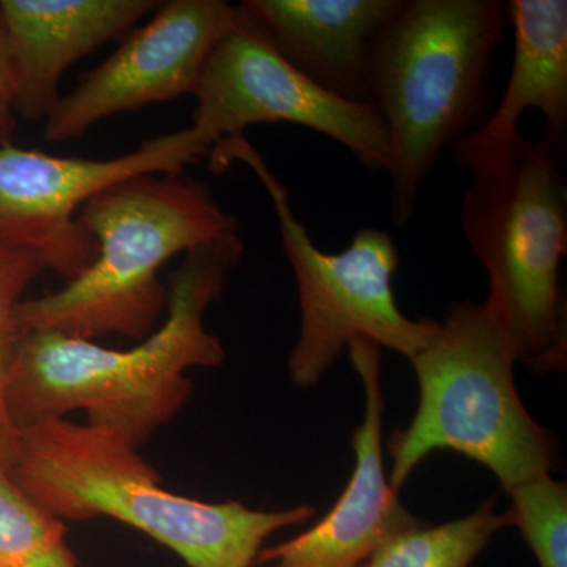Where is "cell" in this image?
Here are the masks:
<instances>
[{"label":"cell","instance_id":"obj_1","mask_svg":"<svg viewBox=\"0 0 567 567\" xmlns=\"http://www.w3.org/2000/svg\"><path fill=\"white\" fill-rule=\"evenodd\" d=\"M244 252L238 233L186 252L167 284L166 322L133 349H107L55 331L20 333L7 386L14 427L84 410L89 423L140 450L192 398L186 371L219 368L226 360L221 339L205 328L204 317Z\"/></svg>","mask_w":567,"mask_h":567},{"label":"cell","instance_id":"obj_2","mask_svg":"<svg viewBox=\"0 0 567 567\" xmlns=\"http://www.w3.org/2000/svg\"><path fill=\"white\" fill-rule=\"evenodd\" d=\"M9 476L61 520L111 517L173 550L188 567H256L265 540L316 507L257 511L173 494L140 450L111 429L66 417L21 429Z\"/></svg>","mask_w":567,"mask_h":567},{"label":"cell","instance_id":"obj_3","mask_svg":"<svg viewBox=\"0 0 567 567\" xmlns=\"http://www.w3.org/2000/svg\"><path fill=\"white\" fill-rule=\"evenodd\" d=\"M506 24L498 0H402L377 35L369 87L390 144L395 227L412 221L442 153L491 115L492 65Z\"/></svg>","mask_w":567,"mask_h":567},{"label":"cell","instance_id":"obj_4","mask_svg":"<svg viewBox=\"0 0 567 567\" xmlns=\"http://www.w3.org/2000/svg\"><path fill=\"white\" fill-rule=\"evenodd\" d=\"M472 173L461 226L487 271L488 306L516 363L536 374L565 372L567 323L561 262L567 254L563 158L522 134L481 151L454 148Z\"/></svg>","mask_w":567,"mask_h":567},{"label":"cell","instance_id":"obj_5","mask_svg":"<svg viewBox=\"0 0 567 567\" xmlns=\"http://www.w3.org/2000/svg\"><path fill=\"white\" fill-rule=\"evenodd\" d=\"M78 221L95 240V260L58 292L22 300L20 333L148 338L169 297L158 278L163 265L238 233L237 218L219 207L207 183L178 174L115 183L82 205Z\"/></svg>","mask_w":567,"mask_h":567},{"label":"cell","instance_id":"obj_6","mask_svg":"<svg viewBox=\"0 0 567 567\" xmlns=\"http://www.w3.org/2000/svg\"><path fill=\"white\" fill-rule=\"evenodd\" d=\"M409 361L420 401L410 424L388 439L394 491L436 451L486 466L506 492L550 475L554 439L525 409L514 380L516 358L484 301H453Z\"/></svg>","mask_w":567,"mask_h":567},{"label":"cell","instance_id":"obj_7","mask_svg":"<svg viewBox=\"0 0 567 567\" xmlns=\"http://www.w3.org/2000/svg\"><path fill=\"white\" fill-rule=\"evenodd\" d=\"M212 173L246 164L274 204L282 249L292 267L300 301V334L287 360L290 382L300 390L319 385L350 344L369 341L412 360L427 346L439 320L410 319L395 301L393 276L399 252L385 230L365 227L344 251L319 249L295 215L290 194L245 134L218 142L208 153Z\"/></svg>","mask_w":567,"mask_h":567},{"label":"cell","instance_id":"obj_8","mask_svg":"<svg viewBox=\"0 0 567 567\" xmlns=\"http://www.w3.org/2000/svg\"><path fill=\"white\" fill-rule=\"evenodd\" d=\"M210 142L196 128L181 130L110 159L70 158L0 147V246L39 251L48 270L66 278L84 274L96 244L78 221L82 205L115 183L145 174H181L207 158Z\"/></svg>","mask_w":567,"mask_h":567},{"label":"cell","instance_id":"obj_9","mask_svg":"<svg viewBox=\"0 0 567 567\" xmlns=\"http://www.w3.org/2000/svg\"><path fill=\"white\" fill-rule=\"evenodd\" d=\"M194 96L192 126L210 142L212 151L249 125L293 123L338 142L369 173H388L390 167V144L379 111L317 87L284 61L240 11L233 31L212 51Z\"/></svg>","mask_w":567,"mask_h":567},{"label":"cell","instance_id":"obj_10","mask_svg":"<svg viewBox=\"0 0 567 567\" xmlns=\"http://www.w3.org/2000/svg\"><path fill=\"white\" fill-rule=\"evenodd\" d=\"M238 22L226 0H169L102 65L82 74L44 121V137L74 140L104 118L196 91L212 51Z\"/></svg>","mask_w":567,"mask_h":567},{"label":"cell","instance_id":"obj_11","mask_svg":"<svg viewBox=\"0 0 567 567\" xmlns=\"http://www.w3.org/2000/svg\"><path fill=\"white\" fill-rule=\"evenodd\" d=\"M350 361L364 388L363 423L353 432L352 477L336 505L315 527L278 546L262 548L259 567H361L377 548L420 518L406 511L390 486L383 462L385 395L380 383L382 349L369 341L349 346Z\"/></svg>","mask_w":567,"mask_h":567},{"label":"cell","instance_id":"obj_12","mask_svg":"<svg viewBox=\"0 0 567 567\" xmlns=\"http://www.w3.org/2000/svg\"><path fill=\"white\" fill-rule=\"evenodd\" d=\"M402 0H245L254 31L322 91L371 104L374 41Z\"/></svg>","mask_w":567,"mask_h":567},{"label":"cell","instance_id":"obj_13","mask_svg":"<svg viewBox=\"0 0 567 567\" xmlns=\"http://www.w3.org/2000/svg\"><path fill=\"white\" fill-rule=\"evenodd\" d=\"M162 2L155 0H2L14 71V114L47 121L70 65L117 39Z\"/></svg>","mask_w":567,"mask_h":567},{"label":"cell","instance_id":"obj_14","mask_svg":"<svg viewBox=\"0 0 567 567\" xmlns=\"http://www.w3.org/2000/svg\"><path fill=\"white\" fill-rule=\"evenodd\" d=\"M514 58L502 100L487 121L456 147L481 151L518 136V122L539 111L546 122L540 141L565 158L567 147V2L509 0ZM453 148V151H454Z\"/></svg>","mask_w":567,"mask_h":567},{"label":"cell","instance_id":"obj_15","mask_svg":"<svg viewBox=\"0 0 567 567\" xmlns=\"http://www.w3.org/2000/svg\"><path fill=\"white\" fill-rule=\"evenodd\" d=\"M505 513L494 499L473 513L440 525L424 522L388 537L365 567H470L486 550L499 529L506 528Z\"/></svg>","mask_w":567,"mask_h":567},{"label":"cell","instance_id":"obj_16","mask_svg":"<svg viewBox=\"0 0 567 567\" xmlns=\"http://www.w3.org/2000/svg\"><path fill=\"white\" fill-rule=\"evenodd\" d=\"M66 528L0 470V567H80Z\"/></svg>","mask_w":567,"mask_h":567},{"label":"cell","instance_id":"obj_17","mask_svg":"<svg viewBox=\"0 0 567 567\" xmlns=\"http://www.w3.org/2000/svg\"><path fill=\"white\" fill-rule=\"evenodd\" d=\"M44 270L47 260L35 249L0 246V470L6 473L17 461L20 442V431L7 409V386L20 341L17 309L22 295Z\"/></svg>","mask_w":567,"mask_h":567},{"label":"cell","instance_id":"obj_18","mask_svg":"<svg viewBox=\"0 0 567 567\" xmlns=\"http://www.w3.org/2000/svg\"><path fill=\"white\" fill-rule=\"evenodd\" d=\"M507 527H516L539 567H567V487L550 475L507 491Z\"/></svg>","mask_w":567,"mask_h":567},{"label":"cell","instance_id":"obj_19","mask_svg":"<svg viewBox=\"0 0 567 567\" xmlns=\"http://www.w3.org/2000/svg\"><path fill=\"white\" fill-rule=\"evenodd\" d=\"M17 126L14 114V71L11 62L9 37L0 17V147L10 144Z\"/></svg>","mask_w":567,"mask_h":567},{"label":"cell","instance_id":"obj_20","mask_svg":"<svg viewBox=\"0 0 567 567\" xmlns=\"http://www.w3.org/2000/svg\"><path fill=\"white\" fill-rule=\"evenodd\" d=\"M361 567H365V565L361 566Z\"/></svg>","mask_w":567,"mask_h":567}]
</instances>
